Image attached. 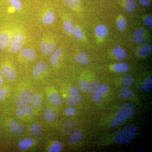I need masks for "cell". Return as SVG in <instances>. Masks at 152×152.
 <instances>
[{
	"mask_svg": "<svg viewBox=\"0 0 152 152\" xmlns=\"http://www.w3.org/2000/svg\"><path fill=\"white\" fill-rule=\"evenodd\" d=\"M50 102L55 106H58L61 103L62 100L59 95L56 93H53L50 95L49 98Z\"/></svg>",
	"mask_w": 152,
	"mask_h": 152,
	"instance_id": "83f0119b",
	"label": "cell"
},
{
	"mask_svg": "<svg viewBox=\"0 0 152 152\" xmlns=\"http://www.w3.org/2000/svg\"><path fill=\"white\" fill-rule=\"evenodd\" d=\"M3 83V80L1 78H0V86H1L2 84Z\"/></svg>",
	"mask_w": 152,
	"mask_h": 152,
	"instance_id": "f6af8a7d",
	"label": "cell"
},
{
	"mask_svg": "<svg viewBox=\"0 0 152 152\" xmlns=\"http://www.w3.org/2000/svg\"><path fill=\"white\" fill-rule=\"evenodd\" d=\"M64 28L65 31L68 34H72L73 31V25L72 23L70 20H67L64 23Z\"/></svg>",
	"mask_w": 152,
	"mask_h": 152,
	"instance_id": "836d02e7",
	"label": "cell"
},
{
	"mask_svg": "<svg viewBox=\"0 0 152 152\" xmlns=\"http://www.w3.org/2000/svg\"><path fill=\"white\" fill-rule=\"evenodd\" d=\"M145 23L148 28L151 29L152 28V17L148 16L145 19Z\"/></svg>",
	"mask_w": 152,
	"mask_h": 152,
	"instance_id": "60d3db41",
	"label": "cell"
},
{
	"mask_svg": "<svg viewBox=\"0 0 152 152\" xmlns=\"http://www.w3.org/2000/svg\"><path fill=\"white\" fill-rule=\"evenodd\" d=\"M136 8V4L134 0H126L125 8L126 11L129 12H134Z\"/></svg>",
	"mask_w": 152,
	"mask_h": 152,
	"instance_id": "f1b7e54d",
	"label": "cell"
},
{
	"mask_svg": "<svg viewBox=\"0 0 152 152\" xmlns=\"http://www.w3.org/2000/svg\"><path fill=\"white\" fill-rule=\"evenodd\" d=\"M77 126L75 123L71 121H66L63 126V130L66 134H70L75 131Z\"/></svg>",
	"mask_w": 152,
	"mask_h": 152,
	"instance_id": "2e32d148",
	"label": "cell"
},
{
	"mask_svg": "<svg viewBox=\"0 0 152 152\" xmlns=\"http://www.w3.org/2000/svg\"><path fill=\"white\" fill-rule=\"evenodd\" d=\"M83 98L77 88L72 87L69 90V96L67 98L66 102L68 105L75 106L81 102Z\"/></svg>",
	"mask_w": 152,
	"mask_h": 152,
	"instance_id": "3957f363",
	"label": "cell"
},
{
	"mask_svg": "<svg viewBox=\"0 0 152 152\" xmlns=\"http://www.w3.org/2000/svg\"><path fill=\"white\" fill-rule=\"evenodd\" d=\"M1 72L6 78L10 80H13L16 78V74L15 72L12 68L9 66H3L1 69Z\"/></svg>",
	"mask_w": 152,
	"mask_h": 152,
	"instance_id": "ba28073f",
	"label": "cell"
},
{
	"mask_svg": "<svg viewBox=\"0 0 152 152\" xmlns=\"http://www.w3.org/2000/svg\"><path fill=\"white\" fill-rule=\"evenodd\" d=\"M8 92V91L7 89H4L0 88V101H2L4 99L6 95L7 94Z\"/></svg>",
	"mask_w": 152,
	"mask_h": 152,
	"instance_id": "7bdbcfd3",
	"label": "cell"
},
{
	"mask_svg": "<svg viewBox=\"0 0 152 152\" xmlns=\"http://www.w3.org/2000/svg\"><path fill=\"white\" fill-rule=\"evenodd\" d=\"M62 54L61 49H58L55 50L50 57V61L53 66H56L58 64V59Z\"/></svg>",
	"mask_w": 152,
	"mask_h": 152,
	"instance_id": "ffe728a7",
	"label": "cell"
},
{
	"mask_svg": "<svg viewBox=\"0 0 152 152\" xmlns=\"http://www.w3.org/2000/svg\"><path fill=\"white\" fill-rule=\"evenodd\" d=\"M134 80L132 76L130 75H127L123 77L121 84L123 86L130 87L134 84Z\"/></svg>",
	"mask_w": 152,
	"mask_h": 152,
	"instance_id": "4316f807",
	"label": "cell"
},
{
	"mask_svg": "<svg viewBox=\"0 0 152 152\" xmlns=\"http://www.w3.org/2000/svg\"><path fill=\"white\" fill-rule=\"evenodd\" d=\"M57 113L56 110L50 107H47L44 113V118L48 121H52L56 119L57 117Z\"/></svg>",
	"mask_w": 152,
	"mask_h": 152,
	"instance_id": "30bf717a",
	"label": "cell"
},
{
	"mask_svg": "<svg viewBox=\"0 0 152 152\" xmlns=\"http://www.w3.org/2000/svg\"><path fill=\"white\" fill-rule=\"evenodd\" d=\"M24 43V37L21 34H17L12 37L9 45V49L12 53L18 51L21 48Z\"/></svg>",
	"mask_w": 152,
	"mask_h": 152,
	"instance_id": "277c9868",
	"label": "cell"
},
{
	"mask_svg": "<svg viewBox=\"0 0 152 152\" xmlns=\"http://www.w3.org/2000/svg\"><path fill=\"white\" fill-rule=\"evenodd\" d=\"M152 46L150 45H145L142 46L138 50L139 56L142 57L147 56L152 52Z\"/></svg>",
	"mask_w": 152,
	"mask_h": 152,
	"instance_id": "7402d4cb",
	"label": "cell"
},
{
	"mask_svg": "<svg viewBox=\"0 0 152 152\" xmlns=\"http://www.w3.org/2000/svg\"><path fill=\"white\" fill-rule=\"evenodd\" d=\"M141 91L144 92L150 91L152 89V77L150 76L141 86Z\"/></svg>",
	"mask_w": 152,
	"mask_h": 152,
	"instance_id": "d4e9b609",
	"label": "cell"
},
{
	"mask_svg": "<svg viewBox=\"0 0 152 152\" xmlns=\"http://www.w3.org/2000/svg\"><path fill=\"white\" fill-rule=\"evenodd\" d=\"M117 25V27L120 31H124L126 26V22L124 18H121L118 19Z\"/></svg>",
	"mask_w": 152,
	"mask_h": 152,
	"instance_id": "74e56055",
	"label": "cell"
},
{
	"mask_svg": "<svg viewBox=\"0 0 152 152\" xmlns=\"http://www.w3.org/2000/svg\"><path fill=\"white\" fill-rule=\"evenodd\" d=\"M10 129L14 134L19 135L21 134L24 131V127L15 121H12L10 124Z\"/></svg>",
	"mask_w": 152,
	"mask_h": 152,
	"instance_id": "8fae6325",
	"label": "cell"
},
{
	"mask_svg": "<svg viewBox=\"0 0 152 152\" xmlns=\"http://www.w3.org/2000/svg\"><path fill=\"white\" fill-rule=\"evenodd\" d=\"M95 33L99 37L104 38L108 34V30L105 25H100L96 28Z\"/></svg>",
	"mask_w": 152,
	"mask_h": 152,
	"instance_id": "44dd1931",
	"label": "cell"
},
{
	"mask_svg": "<svg viewBox=\"0 0 152 152\" xmlns=\"http://www.w3.org/2000/svg\"><path fill=\"white\" fill-rule=\"evenodd\" d=\"M34 143V141L32 139L26 138L22 140L19 142L18 145L21 150H26L33 145Z\"/></svg>",
	"mask_w": 152,
	"mask_h": 152,
	"instance_id": "cb8c5ba5",
	"label": "cell"
},
{
	"mask_svg": "<svg viewBox=\"0 0 152 152\" xmlns=\"http://www.w3.org/2000/svg\"><path fill=\"white\" fill-rule=\"evenodd\" d=\"M145 30L142 28L138 29L136 30L133 34V40L137 44H142L147 42V39L144 36Z\"/></svg>",
	"mask_w": 152,
	"mask_h": 152,
	"instance_id": "52a82bcc",
	"label": "cell"
},
{
	"mask_svg": "<svg viewBox=\"0 0 152 152\" xmlns=\"http://www.w3.org/2000/svg\"><path fill=\"white\" fill-rule=\"evenodd\" d=\"M89 83L86 80L82 79L79 82V86L80 89L84 92H88Z\"/></svg>",
	"mask_w": 152,
	"mask_h": 152,
	"instance_id": "d590c367",
	"label": "cell"
},
{
	"mask_svg": "<svg viewBox=\"0 0 152 152\" xmlns=\"http://www.w3.org/2000/svg\"><path fill=\"white\" fill-rule=\"evenodd\" d=\"M62 145L59 142H56L49 149L50 152H60L62 149Z\"/></svg>",
	"mask_w": 152,
	"mask_h": 152,
	"instance_id": "f35d334b",
	"label": "cell"
},
{
	"mask_svg": "<svg viewBox=\"0 0 152 152\" xmlns=\"http://www.w3.org/2000/svg\"><path fill=\"white\" fill-rule=\"evenodd\" d=\"M121 97L124 99H129L134 95V93L132 90L126 87L123 88L120 91Z\"/></svg>",
	"mask_w": 152,
	"mask_h": 152,
	"instance_id": "f546056e",
	"label": "cell"
},
{
	"mask_svg": "<svg viewBox=\"0 0 152 152\" xmlns=\"http://www.w3.org/2000/svg\"><path fill=\"white\" fill-rule=\"evenodd\" d=\"M56 16L53 12H48L42 19V22L45 25H50L54 22Z\"/></svg>",
	"mask_w": 152,
	"mask_h": 152,
	"instance_id": "603a6c76",
	"label": "cell"
},
{
	"mask_svg": "<svg viewBox=\"0 0 152 152\" xmlns=\"http://www.w3.org/2000/svg\"><path fill=\"white\" fill-rule=\"evenodd\" d=\"M20 54L23 57L31 61H34L36 58L35 52L32 49H23L21 50Z\"/></svg>",
	"mask_w": 152,
	"mask_h": 152,
	"instance_id": "5bb4252c",
	"label": "cell"
},
{
	"mask_svg": "<svg viewBox=\"0 0 152 152\" xmlns=\"http://www.w3.org/2000/svg\"><path fill=\"white\" fill-rule=\"evenodd\" d=\"M113 68L114 69L116 72L123 73L127 72L129 70V66L126 63H119L115 64Z\"/></svg>",
	"mask_w": 152,
	"mask_h": 152,
	"instance_id": "484cf974",
	"label": "cell"
},
{
	"mask_svg": "<svg viewBox=\"0 0 152 152\" xmlns=\"http://www.w3.org/2000/svg\"><path fill=\"white\" fill-rule=\"evenodd\" d=\"M33 93L29 90H26L21 93L16 102L18 107L28 106L31 104L32 100Z\"/></svg>",
	"mask_w": 152,
	"mask_h": 152,
	"instance_id": "5b68a950",
	"label": "cell"
},
{
	"mask_svg": "<svg viewBox=\"0 0 152 152\" xmlns=\"http://www.w3.org/2000/svg\"><path fill=\"white\" fill-rule=\"evenodd\" d=\"M113 53L115 56L118 60H123L126 57V54L124 49L119 46L114 47Z\"/></svg>",
	"mask_w": 152,
	"mask_h": 152,
	"instance_id": "e0dca14e",
	"label": "cell"
},
{
	"mask_svg": "<svg viewBox=\"0 0 152 152\" xmlns=\"http://www.w3.org/2000/svg\"><path fill=\"white\" fill-rule=\"evenodd\" d=\"M139 1L141 5L144 7H148L151 4L150 0H139Z\"/></svg>",
	"mask_w": 152,
	"mask_h": 152,
	"instance_id": "ee69618b",
	"label": "cell"
},
{
	"mask_svg": "<svg viewBox=\"0 0 152 152\" xmlns=\"http://www.w3.org/2000/svg\"><path fill=\"white\" fill-rule=\"evenodd\" d=\"M66 4L69 8L75 9L80 6V0H64Z\"/></svg>",
	"mask_w": 152,
	"mask_h": 152,
	"instance_id": "e575fe53",
	"label": "cell"
},
{
	"mask_svg": "<svg viewBox=\"0 0 152 152\" xmlns=\"http://www.w3.org/2000/svg\"><path fill=\"white\" fill-rule=\"evenodd\" d=\"M41 48L44 54L49 55L55 50L56 48V45L54 43L43 42L41 44Z\"/></svg>",
	"mask_w": 152,
	"mask_h": 152,
	"instance_id": "9c48e42d",
	"label": "cell"
},
{
	"mask_svg": "<svg viewBox=\"0 0 152 152\" xmlns=\"http://www.w3.org/2000/svg\"><path fill=\"white\" fill-rule=\"evenodd\" d=\"M9 2L14 9L20 10L22 8V4L20 0H9Z\"/></svg>",
	"mask_w": 152,
	"mask_h": 152,
	"instance_id": "ab89813d",
	"label": "cell"
},
{
	"mask_svg": "<svg viewBox=\"0 0 152 152\" xmlns=\"http://www.w3.org/2000/svg\"><path fill=\"white\" fill-rule=\"evenodd\" d=\"M77 113L76 109L73 108L69 107L66 109L65 110V113L66 115L68 116L73 115Z\"/></svg>",
	"mask_w": 152,
	"mask_h": 152,
	"instance_id": "b9f144b4",
	"label": "cell"
},
{
	"mask_svg": "<svg viewBox=\"0 0 152 152\" xmlns=\"http://www.w3.org/2000/svg\"><path fill=\"white\" fill-rule=\"evenodd\" d=\"M99 83L97 80H94L91 83H89L88 92L89 94H94L99 86Z\"/></svg>",
	"mask_w": 152,
	"mask_h": 152,
	"instance_id": "1f68e13d",
	"label": "cell"
},
{
	"mask_svg": "<svg viewBox=\"0 0 152 152\" xmlns=\"http://www.w3.org/2000/svg\"><path fill=\"white\" fill-rule=\"evenodd\" d=\"M137 128L132 125H128L119 131L115 137L117 143L125 144L130 142L135 136Z\"/></svg>",
	"mask_w": 152,
	"mask_h": 152,
	"instance_id": "7a4b0ae2",
	"label": "cell"
},
{
	"mask_svg": "<svg viewBox=\"0 0 152 152\" xmlns=\"http://www.w3.org/2000/svg\"><path fill=\"white\" fill-rule=\"evenodd\" d=\"M73 34H74L75 37L79 39H82L84 37V34L80 28L79 27H74Z\"/></svg>",
	"mask_w": 152,
	"mask_h": 152,
	"instance_id": "8d00e7d4",
	"label": "cell"
},
{
	"mask_svg": "<svg viewBox=\"0 0 152 152\" xmlns=\"http://www.w3.org/2000/svg\"><path fill=\"white\" fill-rule=\"evenodd\" d=\"M33 108L29 105L19 107L16 111V114L19 117L31 115L33 113Z\"/></svg>",
	"mask_w": 152,
	"mask_h": 152,
	"instance_id": "9a60e30c",
	"label": "cell"
},
{
	"mask_svg": "<svg viewBox=\"0 0 152 152\" xmlns=\"http://www.w3.org/2000/svg\"><path fill=\"white\" fill-rule=\"evenodd\" d=\"M30 130L32 134L35 137L39 136L42 133V127L38 124H33Z\"/></svg>",
	"mask_w": 152,
	"mask_h": 152,
	"instance_id": "4dcf8cb0",
	"label": "cell"
},
{
	"mask_svg": "<svg viewBox=\"0 0 152 152\" xmlns=\"http://www.w3.org/2000/svg\"><path fill=\"white\" fill-rule=\"evenodd\" d=\"M1 74L0 73V78H1Z\"/></svg>",
	"mask_w": 152,
	"mask_h": 152,
	"instance_id": "bcb514c9",
	"label": "cell"
},
{
	"mask_svg": "<svg viewBox=\"0 0 152 152\" xmlns=\"http://www.w3.org/2000/svg\"><path fill=\"white\" fill-rule=\"evenodd\" d=\"M47 69L46 64L44 62H41L36 65L32 72L33 76L38 77L41 73L45 72Z\"/></svg>",
	"mask_w": 152,
	"mask_h": 152,
	"instance_id": "7c38bea8",
	"label": "cell"
},
{
	"mask_svg": "<svg viewBox=\"0 0 152 152\" xmlns=\"http://www.w3.org/2000/svg\"><path fill=\"white\" fill-rule=\"evenodd\" d=\"M134 113V106L129 103H125L121 107L119 111L112 121L111 126L114 128L119 126L132 117Z\"/></svg>",
	"mask_w": 152,
	"mask_h": 152,
	"instance_id": "6da1fadb",
	"label": "cell"
},
{
	"mask_svg": "<svg viewBox=\"0 0 152 152\" xmlns=\"http://www.w3.org/2000/svg\"><path fill=\"white\" fill-rule=\"evenodd\" d=\"M10 36L7 32L0 34V50H4L10 42Z\"/></svg>",
	"mask_w": 152,
	"mask_h": 152,
	"instance_id": "ac0fdd59",
	"label": "cell"
},
{
	"mask_svg": "<svg viewBox=\"0 0 152 152\" xmlns=\"http://www.w3.org/2000/svg\"><path fill=\"white\" fill-rule=\"evenodd\" d=\"M41 101H42V99L40 94L37 93L33 96L32 102L33 106L35 108L37 109L40 107L41 104Z\"/></svg>",
	"mask_w": 152,
	"mask_h": 152,
	"instance_id": "d6a6232c",
	"label": "cell"
},
{
	"mask_svg": "<svg viewBox=\"0 0 152 152\" xmlns=\"http://www.w3.org/2000/svg\"><path fill=\"white\" fill-rule=\"evenodd\" d=\"M83 139V137L80 131L77 130L72 134L69 138V141L71 143H75L82 141Z\"/></svg>",
	"mask_w": 152,
	"mask_h": 152,
	"instance_id": "d6986e66",
	"label": "cell"
},
{
	"mask_svg": "<svg viewBox=\"0 0 152 152\" xmlns=\"http://www.w3.org/2000/svg\"><path fill=\"white\" fill-rule=\"evenodd\" d=\"M109 90V87L106 84L99 86L97 90L94 94L92 96V100L94 102L98 103L100 102L107 94Z\"/></svg>",
	"mask_w": 152,
	"mask_h": 152,
	"instance_id": "8992f818",
	"label": "cell"
},
{
	"mask_svg": "<svg viewBox=\"0 0 152 152\" xmlns=\"http://www.w3.org/2000/svg\"><path fill=\"white\" fill-rule=\"evenodd\" d=\"M75 59L77 63L83 65H86L89 63L90 60L89 56L84 52H81L79 55L76 56Z\"/></svg>",
	"mask_w": 152,
	"mask_h": 152,
	"instance_id": "4fadbf2b",
	"label": "cell"
}]
</instances>
